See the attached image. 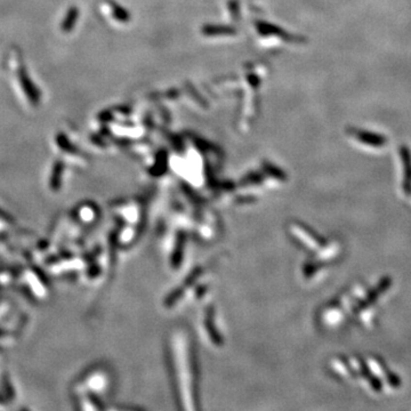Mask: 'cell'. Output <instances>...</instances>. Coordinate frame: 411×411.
<instances>
[{
  "instance_id": "obj_1",
  "label": "cell",
  "mask_w": 411,
  "mask_h": 411,
  "mask_svg": "<svg viewBox=\"0 0 411 411\" xmlns=\"http://www.w3.org/2000/svg\"><path fill=\"white\" fill-rule=\"evenodd\" d=\"M348 138L353 142L354 144L365 148L368 151H383L387 148L388 140L386 136H383L377 132L363 131L359 128H351L346 132Z\"/></svg>"
},
{
  "instance_id": "obj_2",
  "label": "cell",
  "mask_w": 411,
  "mask_h": 411,
  "mask_svg": "<svg viewBox=\"0 0 411 411\" xmlns=\"http://www.w3.org/2000/svg\"><path fill=\"white\" fill-rule=\"evenodd\" d=\"M16 78H17V82L19 87H21L22 92L27 99H29V102L31 103V105H38L39 101H40V93L37 87L34 86V83L32 82L30 77L28 76V73L25 72V69L21 63H18L16 66L15 70Z\"/></svg>"
},
{
  "instance_id": "obj_3",
  "label": "cell",
  "mask_w": 411,
  "mask_h": 411,
  "mask_svg": "<svg viewBox=\"0 0 411 411\" xmlns=\"http://www.w3.org/2000/svg\"><path fill=\"white\" fill-rule=\"evenodd\" d=\"M77 18H78L77 8H70V11L67 12L66 18L63 19L62 25H61V29H62V31L70 32L71 30H72L74 24H76Z\"/></svg>"
}]
</instances>
